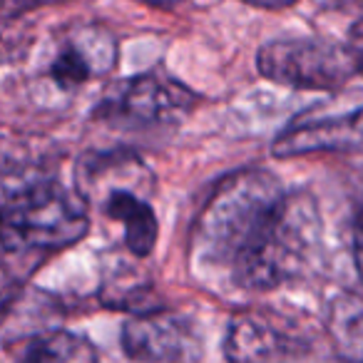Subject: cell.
Listing matches in <instances>:
<instances>
[{
  "label": "cell",
  "instance_id": "cell-1",
  "mask_svg": "<svg viewBox=\"0 0 363 363\" xmlns=\"http://www.w3.org/2000/svg\"><path fill=\"white\" fill-rule=\"evenodd\" d=\"M286 189L269 169L249 167L227 174L209 192L192 229V267L199 277L232 274Z\"/></svg>",
  "mask_w": 363,
  "mask_h": 363
},
{
  "label": "cell",
  "instance_id": "cell-2",
  "mask_svg": "<svg viewBox=\"0 0 363 363\" xmlns=\"http://www.w3.org/2000/svg\"><path fill=\"white\" fill-rule=\"evenodd\" d=\"M323 222L316 199L303 189L284 192L247 252L237 259L229 284L244 291H269L301 279L321 252Z\"/></svg>",
  "mask_w": 363,
  "mask_h": 363
},
{
  "label": "cell",
  "instance_id": "cell-3",
  "mask_svg": "<svg viewBox=\"0 0 363 363\" xmlns=\"http://www.w3.org/2000/svg\"><path fill=\"white\" fill-rule=\"evenodd\" d=\"M150 167L130 150L90 152L75 169V189L85 204H95L122 227L125 247L135 257H150L157 244V217L150 204Z\"/></svg>",
  "mask_w": 363,
  "mask_h": 363
},
{
  "label": "cell",
  "instance_id": "cell-4",
  "mask_svg": "<svg viewBox=\"0 0 363 363\" xmlns=\"http://www.w3.org/2000/svg\"><path fill=\"white\" fill-rule=\"evenodd\" d=\"M90 232L85 199L55 174L38 177L0 199V247L18 254L67 249Z\"/></svg>",
  "mask_w": 363,
  "mask_h": 363
},
{
  "label": "cell",
  "instance_id": "cell-5",
  "mask_svg": "<svg viewBox=\"0 0 363 363\" xmlns=\"http://www.w3.org/2000/svg\"><path fill=\"white\" fill-rule=\"evenodd\" d=\"M257 65L267 80L294 90H341L361 67L351 48L326 38H279L262 45Z\"/></svg>",
  "mask_w": 363,
  "mask_h": 363
},
{
  "label": "cell",
  "instance_id": "cell-6",
  "mask_svg": "<svg viewBox=\"0 0 363 363\" xmlns=\"http://www.w3.org/2000/svg\"><path fill=\"white\" fill-rule=\"evenodd\" d=\"M194 105L197 95L189 87L162 72H145L117 82L97 105L95 117L112 127L142 130L174 125Z\"/></svg>",
  "mask_w": 363,
  "mask_h": 363
},
{
  "label": "cell",
  "instance_id": "cell-7",
  "mask_svg": "<svg viewBox=\"0 0 363 363\" xmlns=\"http://www.w3.org/2000/svg\"><path fill=\"white\" fill-rule=\"evenodd\" d=\"M122 348L132 361L167 363L202 358V341L192 323L162 308L137 311L122 326Z\"/></svg>",
  "mask_w": 363,
  "mask_h": 363
},
{
  "label": "cell",
  "instance_id": "cell-8",
  "mask_svg": "<svg viewBox=\"0 0 363 363\" xmlns=\"http://www.w3.org/2000/svg\"><path fill=\"white\" fill-rule=\"evenodd\" d=\"M117 62V40L102 26H77L60 38L48 62V77L62 92H75L102 77Z\"/></svg>",
  "mask_w": 363,
  "mask_h": 363
},
{
  "label": "cell",
  "instance_id": "cell-9",
  "mask_svg": "<svg viewBox=\"0 0 363 363\" xmlns=\"http://www.w3.org/2000/svg\"><path fill=\"white\" fill-rule=\"evenodd\" d=\"M363 145V112L328 117H303L274 142L277 157H301L311 152L351 150Z\"/></svg>",
  "mask_w": 363,
  "mask_h": 363
},
{
  "label": "cell",
  "instance_id": "cell-10",
  "mask_svg": "<svg viewBox=\"0 0 363 363\" xmlns=\"http://www.w3.org/2000/svg\"><path fill=\"white\" fill-rule=\"evenodd\" d=\"M301 343L284 333L259 313H242L232 321L224 341V353L229 361H277L294 358L301 353Z\"/></svg>",
  "mask_w": 363,
  "mask_h": 363
},
{
  "label": "cell",
  "instance_id": "cell-11",
  "mask_svg": "<svg viewBox=\"0 0 363 363\" xmlns=\"http://www.w3.org/2000/svg\"><path fill=\"white\" fill-rule=\"evenodd\" d=\"M13 356L30 363H87L95 361L97 351L85 336L72 331H45L16 341Z\"/></svg>",
  "mask_w": 363,
  "mask_h": 363
},
{
  "label": "cell",
  "instance_id": "cell-12",
  "mask_svg": "<svg viewBox=\"0 0 363 363\" xmlns=\"http://www.w3.org/2000/svg\"><path fill=\"white\" fill-rule=\"evenodd\" d=\"M326 331L341 358L363 361V296L341 294L331 301Z\"/></svg>",
  "mask_w": 363,
  "mask_h": 363
},
{
  "label": "cell",
  "instance_id": "cell-13",
  "mask_svg": "<svg viewBox=\"0 0 363 363\" xmlns=\"http://www.w3.org/2000/svg\"><path fill=\"white\" fill-rule=\"evenodd\" d=\"M26 16L28 13L13 11L0 3V65L21 60L30 48L33 30Z\"/></svg>",
  "mask_w": 363,
  "mask_h": 363
},
{
  "label": "cell",
  "instance_id": "cell-14",
  "mask_svg": "<svg viewBox=\"0 0 363 363\" xmlns=\"http://www.w3.org/2000/svg\"><path fill=\"white\" fill-rule=\"evenodd\" d=\"M26 262H38V254L6 252V257L0 259V318L21 301L28 274L35 269V264L23 267Z\"/></svg>",
  "mask_w": 363,
  "mask_h": 363
},
{
  "label": "cell",
  "instance_id": "cell-15",
  "mask_svg": "<svg viewBox=\"0 0 363 363\" xmlns=\"http://www.w3.org/2000/svg\"><path fill=\"white\" fill-rule=\"evenodd\" d=\"M348 48H351V52L356 55V62H358V67H361V75H363V21H358L356 26L351 28Z\"/></svg>",
  "mask_w": 363,
  "mask_h": 363
},
{
  "label": "cell",
  "instance_id": "cell-16",
  "mask_svg": "<svg viewBox=\"0 0 363 363\" xmlns=\"http://www.w3.org/2000/svg\"><path fill=\"white\" fill-rule=\"evenodd\" d=\"M353 259H356V269L363 279V217L356 222V229H353Z\"/></svg>",
  "mask_w": 363,
  "mask_h": 363
},
{
  "label": "cell",
  "instance_id": "cell-17",
  "mask_svg": "<svg viewBox=\"0 0 363 363\" xmlns=\"http://www.w3.org/2000/svg\"><path fill=\"white\" fill-rule=\"evenodd\" d=\"M247 6H254V8H267V11H279V8H289L294 6L296 0H244Z\"/></svg>",
  "mask_w": 363,
  "mask_h": 363
},
{
  "label": "cell",
  "instance_id": "cell-18",
  "mask_svg": "<svg viewBox=\"0 0 363 363\" xmlns=\"http://www.w3.org/2000/svg\"><path fill=\"white\" fill-rule=\"evenodd\" d=\"M21 3L26 8H30V11H35L40 6H55V3H65V0H21Z\"/></svg>",
  "mask_w": 363,
  "mask_h": 363
},
{
  "label": "cell",
  "instance_id": "cell-19",
  "mask_svg": "<svg viewBox=\"0 0 363 363\" xmlns=\"http://www.w3.org/2000/svg\"><path fill=\"white\" fill-rule=\"evenodd\" d=\"M137 3H145V6H157V8H167V6H177L182 0H137Z\"/></svg>",
  "mask_w": 363,
  "mask_h": 363
}]
</instances>
